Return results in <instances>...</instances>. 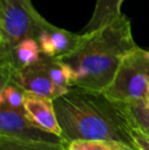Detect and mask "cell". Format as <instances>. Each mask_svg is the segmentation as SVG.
I'll use <instances>...</instances> for the list:
<instances>
[{
	"label": "cell",
	"instance_id": "obj_1",
	"mask_svg": "<svg viewBox=\"0 0 149 150\" xmlns=\"http://www.w3.org/2000/svg\"><path fill=\"white\" fill-rule=\"evenodd\" d=\"M56 117L66 143L74 140H103L140 150L132 135L136 128L127 103L104 91L71 87L53 99Z\"/></svg>",
	"mask_w": 149,
	"mask_h": 150
},
{
	"label": "cell",
	"instance_id": "obj_2",
	"mask_svg": "<svg viewBox=\"0 0 149 150\" xmlns=\"http://www.w3.org/2000/svg\"><path fill=\"white\" fill-rule=\"evenodd\" d=\"M138 47L131 23L121 13L106 26L83 34L75 49L55 58L68 69L71 87L104 91L124 58Z\"/></svg>",
	"mask_w": 149,
	"mask_h": 150
},
{
	"label": "cell",
	"instance_id": "obj_3",
	"mask_svg": "<svg viewBox=\"0 0 149 150\" xmlns=\"http://www.w3.org/2000/svg\"><path fill=\"white\" fill-rule=\"evenodd\" d=\"M44 21L31 0H0V65L7 64L18 42L36 39Z\"/></svg>",
	"mask_w": 149,
	"mask_h": 150
},
{
	"label": "cell",
	"instance_id": "obj_4",
	"mask_svg": "<svg viewBox=\"0 0 149 150\" xmlns=\"http://www.w3.org/2000/svg\"><path fill=\"white\" fill-rule=\"evenodd\" d=\"M148 84L149 59L146 50L138 47L124 58L104 92L114 100L130 103L146 99Z\"/></svg>",
	"mask_w": 149,
	"mask_h": 150
},
{
	"label": "cell",
	"instance_id": "obj_5",
	"mask_svg": "<svg viewBox=\"0 0 149 150\" xmlns=\"http://www.w3.org/2000/svg\"><path fill=\"white\" fill-rule=\"evenodd\" d=\"M0 136L46 142H66L61 136L35 125L28 119L24 109H16L5 104H0Z\"/></svg>",
	"mask_w": 149,
	"mask_h": 150
},
{
	"label": "cell",
	"instance_id": "obj_6",
	"mask_svg": "<svg viewBox=\"0 0 149 150\" xmlns=\"http://www.w3.org/2000/svg\"><path fill=\"white\" fill-rule=\"evenodd\" d=\"M11 81L25 92L34 93L51 99L56 98L55 89L48 69L47 55L43 53L35 63L14 71Z\"/></svg>",
	"mask_w": 149,
	"mask_h": 150
},
{
	"label": "cell",
	"instance_id": "obj_7",
	"mask_svg": "<svg viewBox=\"0 0 149 150\" xmlns=\"http://www.w3.org/2000/svg\"><path fill=\"white\" fill-rule=\"evenodd\" d=\"M83 39V34H75L44 21L36 40L43 54L59 57L75 49Z\"/></svg>",
	"mask_w": 149,
	"mask_h": 150
},
{
	"label": "cell",
	"instance_id": "obj_8",
	"mask_svg": "<svg viewBox=\"0 0 149 150\" xmlns=\"http://www.w3.org/2000/svg\"><path fill=\"white\" fill-rule=\"evenodd\" d=\"M23 108L28 119L35 125L43 130L61 136V129L56 117L53 99L25 92Z\"/></svg>",
	"mask_w": 149,
	"mask_h": 150
},
{
	"label": "cell",
	"instance_id": "obj_9",
	"mask_svg": "<svg viewBox=\"0 0 149 150\" xmlns=\"http://www.w3.org/2000/svg\"><path fill=\"white\" fill-rule=\"evenodd\" d=\"M125 0H97L89 23L82 30V34L96 31L106 26L121 14V5Z\"/></svg>",
	"mask_w": 149,
	"mask_h": 150
},
{
	"label": "cell",
	"instance_id": "obj_10",
	"mask_svg": "<svg viewBox=\"0 0 149 150\" xmlns=\"http://www.w3.org/2000/svg\"><path fill=\"white\" fill-rule=\"evenodd\" d=\"M0 150H68V147L66 142H46L0 136Z\"/></svg>",
	"mask_w": 149,
	"mask_h": 150
},
{
	"label": "cell",
	"instance_id": "obj_11",
	"mask_svg": "<svg viewBox=\"0 0 149 150\" xmlns=\"http://www.w3.org/2000/svg\"><path fill=\"white\" fill-rule=\"evenodd\" d=\"M24 96L25 91L13 81L0 87V104H5L16 109H24Z\"/></svg>",
	"mask_w": 149,
	"mask_h": 150
},
{
	"label": "cell",
	"instance_id": "obj_12",
	"mask_svg": "<svg viewBox=\"0 0 149 150\" xmlns=\"http://www.w3.org/2000/svg\"><path fill=\"white\" fill-rule=\"evenodd\" d=\"M130 112L133 117L136 128L149 135V105L146 99L127 103Z\"/></svg>",
	"mask_w": 149,
	"mask_h": 150
},
{
	"label": "cell",
	"instance_id": "obj_13",
	"mask_svg": "<svg viewBox=\"0 0 149 150\" xmlns=\"http://www.w3.org/2000/svg\"><path fill=\"white\" fill-rule=\"evenodd\" d=\"M115 143L103 140H74L68 144V150H115Z\"/></svg>",
	"mask_w": 149,
	"mask_h": 150
},
{
	"label": "cell",
	"instance_id": "obj_14",
	"mask_svg": "<svg viewBox=\"0 0 149 150\" xmlns=\"http://www.w3.org/2000/svg\"><path fill=\"white\" fill-rule=\"evenodd\" d=\"M132 135L140 150H149V135L138 128L133 129Z\"/></svg>",
	"mask_w": 149,
	"mask_h": 150
},
{
	"label": "cell",
	"instance_id": "obj_15",
	"mask_svg": "<svg viewBox=\"0 0 149 150\" xmlns=\"http://www.w3.org/2000/svg\"><path fill=\"white\" fill-rule=\"evenodd\" d=\"M115 150H136L134 148H132L129 145L123 144V143H115Z\"/></svg>",
	"mask_w": 149,
	"mask_h": 150
},
{
	"label": "cell",
	"instance_id": "obj_16",
	"mask_svg": "<svg viewBox=\"0 0 149 150\" xmlns=\"http://www.w3.org/2000/svg\"><path fill=\"white\" fill-rule=\"evenodd\" d=\"M146 102L149 105V84H148V88H147V95H146Z\"/></svg>",
	"mask_w": 149,
	"mask_h": 150
},
{
	"label": "cell",
	"instance_id": "obj_17",
	"mask_svg": "<svg viewBox=\"0 0 149 150\" xmlns=\"http://www.w3.org/2000/svg\"><path fill=\"white\" fill-rule=\"evenodd\" d=\"M146 55H147V57H148V59H149V51H147V50H146Z\"/></svg>",
	"mask_w": 149,
	"mask_h": 150
}]
</instances>
